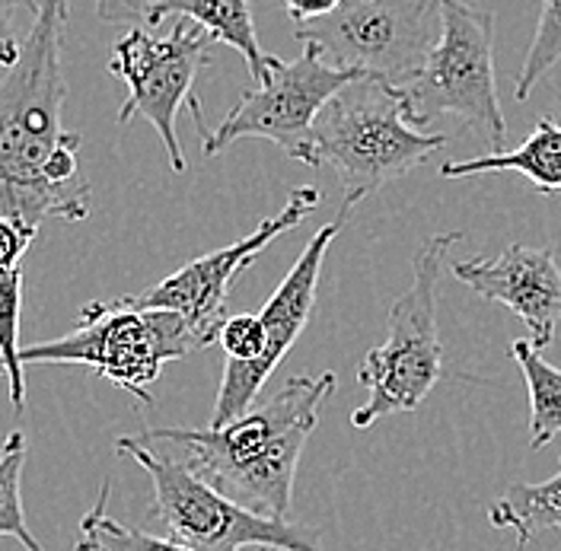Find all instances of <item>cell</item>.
I'll list each match as a JSON object with an SVG mask.
<instances>
[{
    "instance_id": "obj_1",
    "label": "cell",
    "mask_w": 561,
    "mask_h": 551,
    "mask_svg": "<svg viewBox=\"0 0 561 551\" xmlns=\"http://www.w3.org/2000/svg\"><path fill=\"white\" fill-rule=\"evenodd\" d=\"M70 0H38L20 58L0 80V217L38 233L51 217H90L83 138L65 131V42Z\"/></svg>"
},
{
    "instance_id": "obj_2",
    "label": "cell",
    "mask_w": 561,
    "mask_h": 551,
    "mask_svg": "<svg viewBox=\"0 0 561 551\" xmlns=\"http://www.w3.org/2000/svg\"><path fill=\"white\" fill-rule=\"evenodd\" d=\"M335 374L290 377L272 399L224 427H150L140 437L167 449L198 479L262 517L287 519L304 447L319 424Z\"/></svg>"
},
{
    "instance_id": "obj_3",
    "label": "cell",
    "mask_w": 561,
    "mask_h": 551,
    "mask_svg": "<svg viewBox=\"0 0 561 551\" xmlns=\"http://www.w3.org/2000/svg\"><path fill=\"white\" fill-rule=\"evenodd\" d=\"M440 147H447V135H424L399 87L364 73L319 112L310 167H329L339 175L342 210H351L386 182L427 163Z\"/></svg>"
},
{
    "instance_id": "obj_4",
    "label": "cell",
    "mask_w": 561,
    "mask_h": 551,
    "mask_svg": "<svg viewBox=\"0 0 561 551\" xmlns=\"http://www.w3.org/2000/svg\"><path fill=\"white\" fill-rule=\"evenodd\" d=\"M462 233H437L421 242L409 290L392 303L386 338L357 364V382L367 402L354 409L351 424L367 431L389 414L415 412L444 377V345L437 332V284L444 259Z\"/></svg>"
},
{
    "instance_id": "obj_5",
    "label": "cell",
    "mask_w": 561,
    "mask_h": 551,
    "mask_svg": "<svg viewBox=\"0 0 561 551\" xmlns=\"http://www.w3.org/2000/svg\"><path fill=\"white\" fill-rule=\"evenodd\" d=\"M115 452L135 459L153 484L150 517L167 529V539L195 551H322L313 526L262 517L230 501L167 449L144 437H118Z\"/></svg>"
},
{
    "instance_id": "obj_6",
    "label": "cell",
    "mask_w": 561,
    "mask_h": 551,
    "mask_svg": "<svg viewBox=\"0 0 561 551\" xmlns=\"http://www.w3.org/2000/svg\"><path fill=\"white\" fill-rule=\"evenodd\" d=\"M202 347L179 312L131 310L118 300H96L83 307L80 322L65 338L23 347L20 364L87 367L150 405V382L160 379L163 367Z\"/></svg>"
},
{
    "instance_id": "obj_7",
    "label": "cell",
    "mask_w": 561,
    "mask_h": 551,
    "mask_svg": "<svg viewBox=\"0 0 561 551\" xmlns=\"http://www.w3.org/2000/svg\"><path fill=\"white\" fill-rule=\"evenodd\" d=\"M444 33L440 0H342L322 20L297 26V42L313 45L335 68L383 77L409 87Z\"/></svg>"
},
{
    "instance_id": "obj_8",
    "label": "cell",
    "mask_w": 561,
    "mask_h": 551,
    "mask_svg": "<svg viewBox=\"0 0 561 551\" xmlns=\"http://www.w3.org/2000/svg\"><path fill=\"white\" fill-rule=\"evenodd\" d=\"M444 33L421 73L402 87L415 125L454 115L501 153L507 122L494 83V16L462 0H440Z\"/></svg>"
},
{
    "instance_id": "obj_9",
    "label": "cell",
    "mask_w": 561,
    "mask_h": 551,
    "mask_svg": "<svg viewBox=\"0 0 561 551\" xmlns=\"http://www.w3.org/2000/svg\"><path fill=\"white\" fill-rule=\"evenodd\" d=\"M357 77L364 73L329 65L313 45H304L300 58L294 61L275 58L268 77L240 96L217 131H202V150L214 157L237 140L262 138L278 144L290 160L310 167L319 112Z\"/></svg>"
},
{
    "instance_id": "obj_10",
    "label": "cell",
    "mask_w": 561,
    "mask_h": 551,
    "mask_svg": "<svg viewBox=\"0 0 561 551\" xmlns=\"http://www.w3.org/2000/svg\"><path fill=\"white\" fill-rule=\"evenodd\" d=\"M210 42L214 38L202 26L179 16L167 35H153L140 26L131 30L118 38L108 58V73L128 83V100L118 108V125H128L135 115L147 118L170 153L173 173H185V153L175 135L179 108L188 105L195 122L205 118L192 87L198 70L210 61Z\"/></svg>"
},
{
    "instance_id": "obj_11",
    "label": "cell",
    "mask_w": 561,
    "mask_h": 551,
    "mask_svg": "<svg viewBox=\"0 0 561 551\" xmlns=\"http://www.w3.org/2000/svg\"><path fill=\"white\" fill-rule=\"evenodd\" d=\"M319 207V192L313 185L297 188L287 205L280 207V214L262 220L249 237H243L233 245H224L217 252H208L188 265H182L179 272L163 277L160 284L140 290V294H125L118 297L122 307L131 310H170L179 312L188 329L198 335V342L208 347L217 345L220 325L227 319V297H230V284L245 272L259 252H265L272 242L284 237L287 230L300 227L310 214Z\"/></svg>"
},
{
    "instance_id": "obj_12",
    "label": "cell",
    "mask_w": 561,
    "mask_h": 551,
    "mask_svg": "<svg viewBox=\"0 0 561 551\" xmlns=\"http://www.w3.org/2000/svg\"><path fill=\"white\" fill-rule=\"evenodd\" d=\"M345 214L348 210H339V217L332 223L316 230L313 240L307 242V249L294 262V268L287 272V277L278 284V290L268 297V303L259 312L262 329H265L262 357L252 360V364H240V360L224 364V377H220V389H217V399H214L208 427H224V424H230L240 414L249 412L255 405L265 379L275 374V367L284 360V354L304 335V329H307V322L313 315L325 252H329L332 240L342 233Z\"/></svg>"
},
{
    "instance_id": "obj_13",
    "label": "cell",
    "mask_w": 561,
    "mask_h": 551,
    "mask_svg": "<svg viewBox=\"0 0 561 551\" xmlns=\"http://www.w3.org/2000/svg\"><path fill=\"white\" fill-rule=\"evenodd\" d=\"M450 275L476 297L514 312L526 325L529 345L536 351H546L556 342L561 322V268L552 249H529L514 242L494 259L456 262Z\"/></svg>"
},
{
    "instance_id": "obj_14",
    "label": "cell",
    "mask_w": 561,
    "mask_h": 551,
    "mask_svg": "<svg viewBox=\"0 0 561 551\" xmlns=\"http://www.w3.org/2000/svg\"><path fill=\"white\" fill-rule=\"evenodd\" d=\"M485 173H520L526 175L536 192L552 195L561 192V125L552 115H542L536 128L520 140L517 150H501L489 157L462 160V163H447L440 175L444 179H462V175H485Z\"/></svg>"
},
{
    "instance_id": "obj_15",
    "label": "cell",
    "mask_w": 561,
    "mask_h": 551,
    "mask_svg": "<svg viewBox=\"0 0 561 551\" xmlns=\"http://www.w3.org/2000/svg\"><path fill=\"white\" fill-rule=\"evenodd\" d=\"M167 16H182L202 26L214 42L237 48L245 58V68L255 77V83L268 77L275 55H265L259 45L249 0H163L153 13V26H160Z\"/></svg>"
},
{
    "instance_id": "obj_16",
    "label": "cell",
    "mask_w": 561,
    "mask_h": 551,
    "mask_svg": "<svg viewBox=\"0 0 561 551\" xmlns=\"http://www.w3.org/2000/svg\"><path fill=\"white\" fill-rule=\"evenodd\" d=\"M489 523L517 536L514 551H526L536 532L561 529V466L549 482L511 484L497 501H491Z\"/></svg>"
},
{
    "instance_id": "obj_17",
    "label": "cell",
    "mask_w": 561,
    "mask_h": 551,
    "mask_svg": "<svg viewBox=\"0 0 561 551\" xmlns=\"http://www.w3.org/2000/svg\"><path fill=\"white\" fill-rule=\"evenodd\" d=\"M511 354L529 392V449L549 447L561 437V370L546 364L542 351L529 345V338H517Z\"/></svg>"
},
{
    "instance_id": "obj_18",
    "label": "cell",
    "mask_w": 561,
    "mask_h": 551,
    "mask_svg": "<svg viewBox=\"0 0 561 551\" xmlns=\"http://www.w3.org/2000/svg\"><path fill=\"white\" fill-rule=\"evenodd\" d=\"M20 312H23V268L0 272V377H7L10 402L26 409V377L20 364Z\"/></svg>"
},
{
    "instance_id": "obj_19",
    "label": "cell",
    "mask_w": 561,
    "mask_h": 551,
    "mask_svg": "<svg viewBox=\"0 0 561 551\" xmlns=\"http://www.w3.org/2000/svg\"><path fill=\"white\" fill-rule=\"evenodd\" d=\"M23 466H26V437L13 431L0 444V539H16L26 551H45L33 536L23 510V494H20Z\"/></svg>"
},
{
    "instance_id": "obj_20",
    "label": "cell",
    "mask_w": 561,
    "mask_h": 551,
    "mask_svg": "<svg viewBox=\"0 0 561 551\" xmlns=\"http://www.w3.org/2000/svg\"><path fill=\"white\" fill-rule=\"evenodd\" d=\"M108 487L105 482L100 491V501L93 504V510L80 519V539L90 551H195L182 542H173L167 536H153V532H144V529H131L125 523L108 517L105 510V501H108Z\"/></svg>"
},
{
    "instance_id": "obj_21",
    "label": "cell",
    "mask_w": 561,
    "mask_h": 551,
    "mask_svg": "<svg viewBox=\"0 0 561 551\" xmlns=\"http://www.w3.org/2000/svg\"><path fill=\"white\" fill-rule=\"evenodd\" d=\"M561 61V0H542V10H539V23H536V33L529 42V51L524 58V68L517 77V87H514V96L526 103L533 87L556 68Z\"/></svg>"
},
{
    "instance_id": "obj_22",
    "label": "cell",
    "mask_w": 561,
    "mask_h": 551,
    "mask_svg": "<svg viewBox=\"0 0 561 551\" xmlns=\"http://www.w3.org/2000/svg\"><path fill=\"white\" fill-rule=\"evenodd\" d=\"M217 345L224 347L227 360H240V364H252L262 357L265 351V329H262V319L259 315H227L224 325H220V335H217Z\"/></svg>"
},
{
    "instance_id": "obj_23",
    "label": "cell",
    "mask_w": 561,
    "mask_h": 551,
    "mask_svg": "<svg viewBox=\"0 0 561 551\" xmlns=\"http://www.w3.org/2000/svg\"><path fill=\"white\" fill-rule=\"evenodd\" d=\"M163 0H96V16L105 23H122L131 30L153 26V13Z\"/></svg>"
},
{
    "instance_id": "obj_24",
    "label": "cell",
    "mask_w": 561,
    "mask_h": 551,
    "mask_svg": "<svg viewBox=\"0 0 561 551\" xmlns=\"http://www.w3.org/2000/svg\"><path fill=\"white\" fill-rule=\"evenodd\" d=\"M38 7V0H0V68H13L20 58L23 38H16V20L23 10Z\"/></svg>"
},
{
    "instance_id": "obj_25",
    "label": "cell",
    "mask_w": 561,
    "mask_h": 551,
    "mask_svg": "<svg viewBox=\"0 0 561 551\" xmlns=\"http://www.w3.org/2000/svg\"><path fill=\"white\" fill-rule=\"evenodd\" d=\"M35 230L16 223V220H7L0 217V272H13V268H23V259L30 252V245L35 242Z\"/></svg>"
},
{
    "instance_id": "obj_26",
    "label": "cell",
    "mask_w": 561,
    "mask_h": 551,
    "mask_svg": "<svg viewBox=\"0 0 561 551\" xmlns=\"http://www.w3.org/2000/svg\"><path fill=\"white\" fill-rule=\"evenodd\" d=\"M284 7H287V16H294L297 26H307L313 20L335 13L342 7V0H284Z\"/></svg>"
},
{
    "instance_id": "obj_27",
    "label": "cell",
    "mask_w": 561,
    "mask_h": 551,
    "mask_svg": "<svg viewBox=\"0 0 561 551\" xmlns=\"http://www.w3.org/2000/svg\"><path fill=\"white\" fill-rule=\"evenodd\" d=\"M73 551H90V549H87V546H83V542H77V549H73Z\"/></svg>"
}]
</instances>
